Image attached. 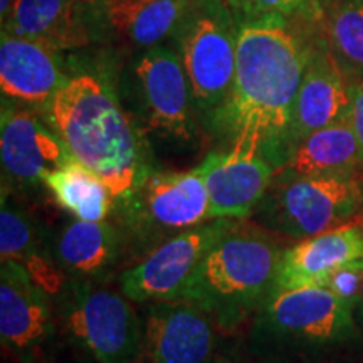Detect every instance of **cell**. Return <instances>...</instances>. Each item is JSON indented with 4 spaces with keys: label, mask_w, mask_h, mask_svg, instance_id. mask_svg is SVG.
<instances>
[{
    "label": "cell",
    "mask_w": 363,
    "mask_h": 363,
    "mask_svg": "<svg viewBox=\"0 0 363 363\" xmlns=\"http://www.w3.org/2000/svg\"><path fill=\"white\" fill-rule=\"evenodd\" d=\"M316 30L279 13L238 21L233 88L207 125L227 150L262 155L283 169L293 104Z\"/></svg>",
    "instance_id": "6da1fadb"
},
{
    "label": "cell",
    "mask_w": 363,
    "mask_h": 363,
    "mask_svg": "<svg viewBox=\"0 0 363 363\" xmlns=\"http://www.w3.org/2000/svg\"><path fill=\"white\" fill-rule=\"evenodd\" d=\"M44 118L71 155L108 185L115 201L130 199L153 172L143 130L96 76H71Z\"/></svg>",
    "instance_id": "7a4b0ae2"
},
{
    "label": "cell",
    "mask_w": 363,
    "mask_h": 363,
    "mask_svg": "<svg viewBox=\"0 0 363 363\" xmlns=\"http://www.w3.org/2000/svg\"><path fill=\"white\" fill-rule=\"evenodd\" d=\"M283 252L266 229L235 220L203 256L179 299L206 311L224 333H234L274 289Z\"/></svg>",
    "instance_id": "3957f363"
},
{
    "label": "cell",
    "mask_w": 363,
    "mask_h": 363,
    "mask_svg": "<svg viewBox=\"0 0 363 363\" xmlns=\"http://www.w3.org/2000/svg\"><path fill=\"white\" fill-rule=\"evenodd\" d=\"M360 338L355 306L326 286L274 288L249 335L254 355L266 362L347 350Z\"/></svg>",
    "instance_id": "277c9868"
},
{
    "label": "cell",
    "mask_w": 363,
    "mask_h": 363,
    "mask_svg": "<svg viewBox=\"0 0 363 363\" xmlns=\"http://www.w3.org/2000/svg\"><path fill=\"white\" fill-rule=\"evenodd\" d=\"M362 207L360 175L308 177L278 172L249 219L267 233L306 239L347 224Z\"/></svg>",
    "instance_id": "5b68a950"
},
{
    "label": "cell",
    "mask_w": 363,
    "mask_h": 363,
    "mask_svg": "<svg viewBox=\"0 0 363 363\" xmlns=\"http://www.w3.org/2000/svg\"><path fill=\"white\" fill-rule=\"evenodd\" d=\"M54 305L69 342L96 363H136L145 353L143 320L101 281L69 279Z\"/></svg>",
    "instance_id": "8992f818"
},
{
    "label": "cell",
    "mask_w": 363,
    "mask_h": 363,
    "mask_svg": "<svg viewBox=\"0 0 363 363\" xmlns=\"http://www.w3.org/2000/svg\"><path fill=\"white\" fill-rule=\"evenodd\" d=\"M199 120L208 125L233 88L238 19L225 0H194L174 35Z\"/></svg>",
    "instance_id": "52a82bcc"
},
{
    "label": "cell",
    "mask_w": 363,
    "mask_h": 363,
    "mask_svg": "<svg viewBox=\"0 0 363 363\" xmlns=\"http://www.w3.org/2000/svg\"><path fill=\"white\" fill-rule=\"evenodd\" d=\"M131 83L145 130L179 145L199 138L201 120L175 48L158 44L142 51L131 66Z\"/></svg>",
    "instance_id": "ba28073f"
},
{
    "label": "cell",
    "mask_w": 363,
    "mask_h": 363,
    "mask_svg": "<svg viewBox=\"0 0 363 363\" xmlns=\"http://www.w3.org/2000/svg\"><path fill=\"white\" fill-rule=\"evenodd\" d=\"M121 203L133 229L150 238L177 235L206 224L211 220L206 162L185 172L153 170Z\"/></svg>",
    "instance_id": "9c48e42d"
},
{
    "label": "cell",
    "mask_w": 363,
    "mask_h": 363,
    "mask_svg": "<svg viewBox=\"0 0 363 363\" xmlns=\"http://www.w3.org/2000/svg\"><path fill=\"white\" fill-rule=\"evenodd\" d=\"M234 222V219H212L195 229L172 235L138 264L121 272L120 291L135 303L179 299L203 256Z\"/></svg>",
    "instance_id": "30bf717a"
},
{
    "label": "cell",
    "mask_w": 363,
    "mask_h": 363,
    "mask_svg": "<svg viewBox=\"0 0 363 363\" xmlns=\"http://www.w3.org/2000/svg\"><path fill=\"white\" fill-rule=\"evenodd\" d=\"M0 338L21 363H34L57 335L54 299L17 262L0 269Z\"/></svg>",
    "instance_id": "8fae6325"
},
{
    "label": "cell",
    "mask_w": 363,
    "mask_h": 363,
    "mask_svg": "<svg viewBox=\"0 0 363 363\" xmlns=\"http://www.w3.org/2000/svg\"><path fill=\"white\" fill-rule=\"evenodd\" d=\"M219 331L206 311L185 299L148 303L145 355L150 363H225Z\"/></svg>",
    "instance_id": "7c38bea8"
},
{
    "label": "cell",
    "mask_w": 363,
    "mask_h": 363,
    "mask_svg": "<svg viewBox=\"0 0 363 363\" xmlns=\"http://www.w3.org/2000/svg\"><path fill=\"white\" fill-rule=\"evenodd\" d=\"M0 160L4 185L21 189L44 184L51 172L76 158L43 115L2 101Z\"/></svg>",
    "instance_id": "4fadbf2b"
},
{
    "label": "cell",
    "mask_w": 363,
    "mask_h": 363,
    "mask_svg": "<svg viewBox=\"0 0 363 363\" xmlns=\"http://www.w3.org/2000/svg\"><path fill=\"white\" fill-rule=\"evenodd\" d=\"M59 51L0 30L2 101L45 115L59 89L71 78Z\"/></svg>",
    "instance_id": "5bb4252c"
},
{
    "label": "cell",
    "mask_w": 363,
    "mask_h": 363,
    "mask_svg": "<svg viewBox=\"0 0 363 363\" xmlns=\"http://www.w3.org/2000/svg\"><path fill=\"white\" fill-rule=\"evenodd\" d=\"M352 104V81L345 74L316 30L311 56L293 104L289 150L315 131L347 120Z\"/></svg>",
    "instance_id": "9a60e30c"
},
{
    "label": "cell",
    "mask_w": 363,
    "mask_h": 363,
    "mask_svg": "<svg viewBox=\"0 0 363 363\" xmlns=\"http://www.w3.org/2000/svg\"><path fill=\"white\" fill-rule=\"evenodd\" d=\"M206 162V184L212 219H249L278 174L266 157L234 150L212 152Z\"/></svg>",
    "instance_id": "2e32d148"
},
{
    "label": "cell",
    "mask_w": 363,
    "mask_h": 363,
    "mask_svg": "<svg viewBox=\"0 0 363 363\" xmlns=\"http://www.w3.org/2000/svg\"><path fill=\"white\" fill-rule=\"evenodd\" d=\"M363 259V224L347 222L326 233L299 239L284 249L274 288L325 286L333 272Z\"/></svg>",
    "instance_id": "e0dca14e"
},
{
    "label": "cell",
    "mask_w": 363,
    "mask_h": 363,
    "mask_svg": "<svg viewBox=\"0 0 363 363\" xmlns=\"http://www.w3.org/2000/svg\"><path fill=\"white\" fill-rule=\"evenodd\" d=\"M125 238L110 222L71 220L51 234V256L69 279L103 281L121 259Z\"/></svg>",
    "instance_id": "ac0fdd59"
},
{
    "label": "cell",
    "mask_w": 363,
    "mask_h": 363,
    "mask_svg": "<svg viewBox=\"0 0 363 363\" xmlns=\"http://www.w3.org/2000/svg\"><path fill=\"white\" fill-rule=\"evenodd\" d=\"M79 0H16L2 30L40 43L56 51L89 44V34L78 11Z\"/></svg>",
    "instance_id": "d6986e66"
},
{
    "label": "cell",
    "mask_w": 363,
    "mask_h": 363,
    "mask_svg": "<svg viewBox=\"0 0 363 363\" xmlns=\"http://www.w3.org/2000/svg\"><path fill=\"white\" fill-rule=\"evenodd\" d=\"M194 0H104L98 4L115 33L136 49L174 39Z\"/></svg>",
    "instance_id": "ffe728a7"
},
{
    "label": "cell",
    "mask_w": 363,
    "mask_h": 363,
    "mask_svg": "<svg viewBox=\"0 0 363 363\" xmlns=\"http://www.w3.org/2000/svg\"><path fill=\"white\" fill-rule=\"evenodd\" d=\"M293 175H360L362 152L350 120L305 136L289 150L283 169Z\"/></svg>",
    "instance_id": "44dd1931"
},
{
    "label": "cell",
    "mask_w": 363,
    "mask_h": 363,
    "mask_svg": "<svg viewBox=\"0 0 363 363\" xmlns=\"http://www.w3.org/2000/svg\"><path fill=\"white\" fill-rule=\"evenodd\" d=\"M318 30L350 81H363V0H321Z\"/></svg>",
    "instance_id": "7402d4cb"
},
{
    "label": "cell",
    "mask_w": 363,
    "mask_h": 363,
    "mask_svg": "<svg viewBox=\"0 0 363 363\" xmlns=\"http://www.w3.org/2000/svg\"><path fill=\"white\" fill-rule=\"evenodd\" d=\"M44 185L59 207L81 220H106L115 201L108 185L78 160L51 172Z\"/></svg>",
    "instance_id": "603a6c76"
},
{
    "label": "cell",
    "mask_w": 363,
    "mask_h": 363,
    "mask_svg": "<svg viewBox=\"0 0 363 363\" xmlns=\"http://www.w3.org/2000/svg\"><path fill=\"white\" fill-rule=\"evenodd\" d=\"M51 234L34 219L26 208L13 203L2 190L0 208V257L2 262L12 261L22 267H29L48 259Z\"/></svg>",
    "instance_id": "cb8c5ba5"
},
{
    "label": "cell",
    "mask_w": 363,
    "mask_h": 363,
    "mask_svg": "<svg viewBox=\"0 0 363 363\" xmlns=\"http://www.w3.org/2000/svg\"><path fill=\"white\" fill-rule=\"evenodd\" d=\"M267 13H279L289 19L318 27L321 17V0H249L239 19L267 16Z\"/></svg>",
    "instance_id": "d4e9b609"
},
{
    "label": "cell",
    "mask_w": 363,
    "mask_h": 363,
    "mask_svg": "<svg viewBox=\"0 0 363 363\" xmlns=\"http://www.w3.org/2000/svg\"><path fill=\"white\" fill-rule=\"evenodd\" d=\"M325 286L333 289L342 298L348 299L357 310V305L363 293V259L340 267L337 272L331 274V278L326 281Z\"/></svg>",
    "instance_id": "484cf974"
},
{
    "label": "cell",
    "mask_w": 363,
    "mask_h": 363,
    "mask_svg": "<svg viewBox=\"0 0 363 363\" xmlns=\"http://www.w3.org/2000/svg\"><path fill=\"white\" fill-rule=\"evenodd\" d=\"M352 128L355 131L362 152V174H363V81H352V104H350Z\"/></svg>",
    "instance_id": "4316f807"
},
{
    "label": "cell",
    "mask_w": 363,
    "mask_h": 363,
    "mask_svg": "<svg viewBox=\"0 0 363 363\" xmlns=\"http://www.w3.org/2000/svg\"><path fill=\"white\" fill-rule=\"evenodd\" d=\"M225 2L229 4V7H230V9H233V12H234L235 19H239V17L242 16L244 9H246V6H247L249 0H225Z\"/></svg>",
    "instance_id": "83f0119b"
},
{
    "label": "cell",
    "mask_w": 363,
    "mask_h": 363,
    "mask_svg": "<svg viewBox=\"0 0 363 363\" xmlns=\"http://www.w3.org/2000/svg\"><path fill=\"white\" fill-rule=\"evenodd\" d=\"M13 2L16 0H0V24H4L7 21L9 13H11L13 7Z\"/></svg>",
    "instance_id": "f1b7e54d"
},
{
    "label": "cell",
    "mask_w": 363,
    "mask_h": 363,
    "mask_svg": "<svg viewBox=\"0 0 363 363\" xmlns=\"http://www.w3.org/2000/svg\"><path fill=\"white\" fill-rule=\"evenodd\" d=\"M355 315H357V320H358V323H360V326H363V293H362V298H360V301H358V305H357Z\"/></svg>",
    "instance_id": "f546056e"
},
{
    "label": "cell",
    "mask_w": 363,
    "mask_h": 363,
    "mask_svg": "<svg viewBox=\"0 0 363 363\" xmlns=\"http://www.w3.org/2000/svg\"><path fill=\"white\" fill-rule=\"evenodd\" d=\"M79 2H88V4H101L104 0H79Z\"/></svg>",
    "instance_id": "4dcf8cb0"
}]
</instances>
